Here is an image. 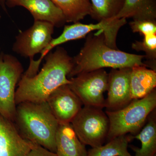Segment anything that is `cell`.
Wrapping results in <instances>:
<instances>
[{
  "mask_svg": "<svg viewBox=\"0 0 156 156\" xmlns=\"http://www.w3.org/2000/svg\"><path fill=\"white\" fill-rule=\"evenodd\" d=\"M45 58L44 66L36 75L28 77L23 74L15 93L17 105L25 101H46L55 89L70 83L68 76L73 66V58L64 48L58 47Z\"/></svg>",
  "mask_w": 156,
  "mask_h": 156,
  "instance_id": "6da1fadb",
  "label": "cell"
},
{
  "mask_svg": "<svg viewBox=\"0 0 156 156\" xmlns=\"http://www.w3.org/2000/svg\"><path fill=\"white\" fill-rule=\"evenodd\" d=\"M145 57L110 48L105 43L103 33L97 32L93 35H88L80 53L73 58V66L68 77L106 67L121 69L145 66L143 62Z\"/></svg>",
  "mask_w": 156,
  "mask_h": 156,
  "instance_id": "7a4b0ae2",
  "label": "cell"
},
{
  "mask_svg": "<svg viewBox=\"0 0 156 156\" xmlns=\"http://www.w3.org/2000/svg\"><path fill=\"white\" fill-rule=\"evenodd\" d=\"M13 122L23 138L56 153L59 123L47 101L18 104Z\"/></svg>",
  "mask_w": 156,
  "mask_h": 156,
  "instance_id": "3957f363",
  "label": "cell"
},
{
  "mask_svg": "<svg viewBox=\"0 0 156 156\" xmlns=\"http://www.w3.org/2000/svg\"><path fill=\"white\" fill-rule=\"evenodd\" d=\"M156 107L155 89L143 98L132 100L123 108L114 111L106 110L105 113L109 122V129L106 141L121 135L137 134Z\"/></svg>",
  "mask_w": 156,
  "mask_h": 156,
  "instance_id": "277c9868",
  "label": "cell"
},
{
  "mask_svg": "<svg viewBox=\"0 0 156 156\" xmlns=\"http://www.w3.org/2000/svg\"><path fill=\"white\" fill-rule=\"evenodd\" d=\"M70 124L84 145L98 147L106 141L109 122L102 108L84 106Z\"/></svg>",
  "mask_w": 156,
  "mask_h": 156,
  "instance_id": "5b68a950",
  "label": "cell"
},
{
  "mask_svg": "<svg viewBox=\"0 0 156 156\" xmlns=\"http://www.w3.org/2000/svg\"><path fill=\"white\" fill-rule=\"evenodd\" d=\"M23 68L15 56L2 52L0 55V114L14 122L17 105L16 87Z\"/></svg>",
  "mask_w": 156,
  "mask_h": 156,
  "instance_id": "8992f818",
  "label": "cell"
},
{
  "mask_svg": "<svg viewBox=\"0 0 156 156\" xmlns=\"http://www.w3.org/2000/svg\"><path fill=\"white\" fill-rule=\"evenodd\" d=\"M69 87L77 95L83 105L105 108L104 93L107 91L108 73L103 69L82 73L69 79Z\"/></svg>",
  "mask_w": 156,
  "mask_h": 156,
  "instance_id": "52a82bcc",
  "label": "cell"
},
{
  "mask_svg": "<svg viewBox=\"0 0 156 156\" xmlns=\"http://www.w3.org/2000/svg\"><path fill=\"white\" fill-rule=\"evenodd\" d=\"M126 23V20L124 19L113 18L101 20L95 24H83L79 22L72 25L65 26L61 34L56 38L52 39L44 51L48 53L58 45L70 41L83 38L91 32L96 30L103 33L106 41H112L116 39L119 29Z\"/></svg>",
  "mask_w": 156,
  "mask_h": 156,
  "instance_id": "ba28073f",
  "label": "cell"
},
{
  "mask_svg": "<svg viewBox=\"0 0 156 156\" xmlns=\"http://www.w3.org/2000/svg\"><path fill=\"white\" fill-rule=\"evenodd\" d=\"M55 27L46 21L34 20V24L16 37L12 50L20 56L34 59L41 53L53 39Z\"/></svg>",
  "mask_w": 156,
  "mask_h": 156,
  "instance_id": "9c48e42d",
  "label": "cell"
},
{
  "mask_svg": "<svg viewBox=\"0 0 156 156\" xmlns=\"http://www.w3.org/2000/svg\"><path fill=\"white\" fill-rule=\"evenodd\" d=\"M46 101L59 124H70L83 105L68 85H62L55 89Z\"/></svg>",
  "mask_w": 156,
  "mask_h": 156,
  "instance_id": "30bf717a",
  "label": "cell"
},
{
  "mask_svg": "<svg viewBox=\"0 0 156 156\" xmlns=\"http://www.w3.org/2000/svg\"><path fill=\"white\" fill-rule=\"evenodd\" d=\"M131 68L112 69L108 73L107 111H114L124 108L132 101L130 76Z\"/></svg>",
  "mask_w": 156,
  "mask_h": 156,
  "instance_id": "8fae6325",
  "label": "cell"
},
{
  "mask_svg": "<svg viewBox=\"0 0 156 156\" xmlns=\"http://www.w3.org/2000/svg\"><path fill=\"white\" fill-rule=\"evenodd\" d=\"M36 145L23 138L14 122L0 114V156H25Z\"/></svg>",
  "mask_w": 156,
  "mask_h": 156,
  "instance_id": "7c38bea8",
  "label": "cell"
},
{
  "mask_svg": "<svg viewBox=\"0 0 156 156\" xmlns=\"http://www.w3.org/2000/svg\"><path fill=\"white\" fill-rule=\"evenodd\" d=\"M6 6L24 7L34 20L49 22L56 27H61L66 23L62 11L51 0H7Z\"/></svg>",
  "mask_w": 156,
  "mask_h": 156,
  "instance_id": "4fadbf2b",
  "label": "cell"
},
{
  "mask_svg": "<svg viewBox=\"0 0 156 156\" xmlns=\"http://www.w3.org/2000/svg\"><path fill=\"white\" fill-rule=\"evenodd\" d=\"M56 145L57 156H87L86 145L78 138L71 124H59Z\"/></svg>",
  "mask_w": 156,
  "mask_h": 156,
  "instance_id": "5bb4252c",
  "label": "cell"
},
{
  "mask_svg": "<svg viewBox=\"0 0 156 156\" xmlns=\"http://www.w3.org/2000/svg\"><path fill=\"white\" fill-rule=\"evenodd\" d=\"M130 90L132 100L143 98L156 87V72L144 65H136L131 68Z\"/></svg>",
  "mask_w": 156,
  "mask_h": 156,
  "instance_id": "9a60e30c",
  "label": "cell"
},
{
  "mask_svg": "<svg viewBox=\"0 0 156 156\" xmlns=\"http://www.w3.org/2000/svg\"><path fill=\"white\" fill-rule=\"evenodd\" d=\"M133 139L141 142V147L130 145L128 147L135 153L134 156H154L156 155V112H152L142 129Z\"/></svg>",
  "mask_w": 156,
  "mask_h": 156,
  "instance_id": "2e32d148",
  "label": "cell"
},
{
  "mask_svg": "<svg viewBox=\"0 0 156 156\" xmlns=\"http://www.w3.org/2000/svg\"><path fill=\"white\" fill-rule=\"evenodd\" d=\"M156 21V0H125L115 18Z\"/></svg>",
  "mask_w": 156,
  "mask_h": 156,
  "instance_id": "e0dca14e",
  "label": "cell"
},
{
  "mask_svg": "<svg viewBox=\"0 0 156 156\" xmlns=\"http://www.w3.org/2000/svg\"><path fill=\"white\" fill-rule=\"evenodd\" d=\"M133 140L131 134L117 136L105 145L90 149L87 156H133L128 151L129 144Z\"/></svg>",
  "mask_w": 156,
  "mask_h": 156,
  "instance_id": "ac0fdd59",
  "label": "cell"
},
{
  "mask_svg": "<svg viewBox=\"0 0 156 156\" xmlns=\"http://www.w3.org/2000/svg\"><path fill=\"white\" fill-rule=\"evenodd\" d=\"M62 11L67 23L79 22L90 15V0H51Z\"/></svg>",
  "mask_w": 156,
  "mask_h": 156,
  "instance_id": "d6986e66",
  "label": "cell"
},
{
  "mask_svg": "<svg viewBox=\"0 0 156 156\" xmlns=\"http://www.w3.org/2000/svg\"><path fill=\"white\" fill-rule=\"evenodd\" d=\"M90 15L98 22L115 18L122 9L125 0H90Z\"/></svg>",
  "mask_w": 156,
  "mask_h": 156,
  "instance_id": "ffe728a7",
  "label": "cell"
},
{
  "mask_svg": "<svg viewBox=\"0 0 156 156\" xmlns=\"http://www.w3.org/2000/svg\"><path fill=\"white\" fill-rule=\"evenodd\" d=\"M132 48L136 51H143L146 53L145 58L147 61L144 62L147 67L156 71V34L144 36L141 41H136L132 45Z\"/></svg>",
  "mask_w": 156,
  "mask_h": 156,
  "instance_id": "44dd1931",
  "label": "cell"
},
{
  "mask_svg": "<svg viewBox=\"0 0 156 156\" xmlns=\"http://www.w3.org/2000/svg\"><path fill=\"white\" fill-rule=\"evenodd\" d=\"M129 25L133 32L139 33L144 37L156 34V21L133 20Z\"/></svg>",
  "mask_w": 156,
  "mask_h": 156,
  "instance_id": "7402d4cb",
  "label": "cell"
},
{
  "mask_svg": "<svg viewBox=\"0 0 156 156\" xmlns=\"http://www.w3.org/2000/svg\"><path fill=\"white\" fill-rule=\"evenodd\" d=\"M25 156H57V155L43 147L36 145Z\"/></svg>",
  "mask_w": 156,
  "mask_h": 156,
  "instance_id": "603a6c76",
  "label": "cell"
},
{
  "mask_svg": "<svg viewBox=\"0 0 156 156\" xmlns=\"http://www.w3.org/2000/svg\"><path fill=\"white\" fill-rule=\"evenodd\" d=\"M7 0H0V5L2 7L3 10L7 12V9H6V2Z\"/></svg>",
  "mask_w": 156,
  "mask_h": 156,
  "instance_id": "cb8c5ba5",
  "label": "cell"
},
{
  "mask_svg": "<svg viewBox=\"0 0 156 156\" xmlns=\"http://www.w3.org/2000/svg\"><path fill=\"white\" fill-rule=\"evenodd\" d=\"M1 53H2V52H1V50H0V55H1Z\"/></svg>",
  "mask_w": 156,
  "mask_h": 156,
  "instance_id": "d4e9b609",
  "label": "cell"
},
{
  "mask_svg": "<svg viewBox=\"0 0 156 156\" xmlns=\"http://www.w3.org/2000/svg\"><path fill=\"white\" fill-rule=\"evenodd\" d=\"M1 14H0V19H1Z\"/></svg>",
  "mask_w": 156,
  "mask_h": 156,
  "instance_id": "484cf974",
  "label": "cell"
},
{
  "mask_svg": "<svg viewBox=\"0 0 156 156\" xmlns=\"http://www.w3.org/2000/svg\"><path fill=\"white\" fill-rule=\"evenodd\" d=\"M154 156H156V155H154Z\"/></svg>",
  "mask_w": 156,
  "mask_h": 156,
  "instance_id": "4316f807",
  "label": "cell"
}]
</instances>
